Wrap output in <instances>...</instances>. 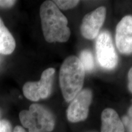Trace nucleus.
Returning <instances> with one entry per match:
<instances>
[{
    "mask_svg": "<svg viewBox=\"0 0 132 132\" xmlns=\"http://www.w3.org/2000/svg\"><path fill=\"white\" fill-rule=\"evenodd\" d=\"M41 24L44 38L49 43L65 42L70 36L68 20L52 1H45L40 7Z\"/></svg>",
    "mask_w": 132,
    "mask_h": 132,
    "instance_id": "nucleus-1",
    "label": "nucleus"
},
{
    "mask_svg": "<svg viewBox=\"0 0 132 132\" xmlns=\"http://www.w3.org/2000/svg\"><path fill=\"white\" fill-rule=\"evenodd\" d=\"M85 76V69L78 57L70 56L65 59L59 71V85L66 101H72L82 90Z\"/></svg>",
    "mask_w": 132,
    "mask_h": 132,
    "instance_id": "nucleus-2",
    "label": "nucleus"
},
{
    "mask_svg": "<svg viewBox=\"0 0 132 132\" xmlns=\"http://www.w3.org/2000/svg\"><path fill=\"white\" fill-rule=\"evenodd\" d=\"M19 119L29 132H50L55 125L53 114L39 104H32L28 110H22L19 114Z\"/></svg>",
    "mask_w": 132,
    "mask_h": 132,
    "instance_id": "nucleus-3",
    "label": "nucleus"
},
{
    "mask_svg": "<svg viewBox=\"0 0 132 132\" xmlns=\"http://www.w3.org/2000/svg\"><path fill=\"white\" fill-rule=\"evenodd\" d=\"M54 73L55 69L48 68L42 72L39 81L26 82L23 87L24 97L34 102L48 97L52 93Z\"/></svg>",
    "mask_w": 132,
    "mask_h": 132,
    "instance_id": "nucleus-4",
    "label": "nucleus"
},
{
    "mask_svg": "<svg viewBox=\"0 0 132 132\" xmlns=\"http://www.w3.org/2000/svg\"><path fill=\"white\" fill-rule=\"evenodd\" d=\"M95 50L97 60L102 67L111 70L116 67L118 63V55L111 36L108 31H103L97 36Z\"/></svg>",
    "mask_w": 132,
    "mask_h": 132,
    "instance_id": "nucleus-5",
    "label": "nucleus"
},
{
    "mask_svg": "<svg viewBox=\"0 0 132 132\" xmlns=\"http://www.w3.org/2000/svg\"><path fill=\"white\" fill-rule=\"evenodd\" d=\"M92 98V91L82 89L71 101L67 111V119L71 122H78L87 118Z\"/></svg>",
    "mask_w": 132,
    "mask_h": 132,
    "instance_id": "nucleus-6",
    "label": "nucleus"
},
{
    "mask_svg": "<svg viewBox=\"0 0 132 132\" xmlns=\"http://www.w3.org/2000/svg\"><path fill=\"white\" fill-rule=\"evenodd\" d=\"M106 14V8L102 6L86 15L80 28L82 36L89 40L97 37L105 20Z\"/></svg>",
    "mask_w": 132,
    "mask_h": 132,
    "instance_id": "nucleus-7",
    "label": "nucleus"
},
{
    "mask_svg": "<svg viewBox=\"0 0 132 132\" xmlns=\"http://www.w3.org/2000/svg\"><path fill=\"white\" fill-rule=\"evenodd\" d=\"M116 45L122 54L132 53V16L123 17L116 26Z\"/></svg>",
    "mask_w": 132,
    "mask_h": 132,
    "instance_id": "nucleus-8",
    "label": "nucleus"
},
{
    "mask_svg": "<svg viewBox=\"0 0 132 132\" xmlns=\"http://www.w3.org/2000/svg\"><path fill=\"white\" fill-rule=\"evenodd\" d=\"M101 132H124L123 124L115 110H104L102 113Z\"/></svg>",
    "mask_w": 132,
    "mask_h": 132,
    "instance_id": "nucleus-9",
    "label": "nucleus"
},
{
    "mask_svg": "<svg viewBox=\"0 0 132 132\" xmlns=\"http://www.w3.org/2000/svg\"><path fill=\"white\" fill-rule=\"evenodd\" d=\"M15 40L0 18V53L7 55L15 48Z\"/></svg>",
    "mask_w": 132,
    "mask_h": 132,
    "instance_id": "nucleus-10",
    "label": "nucleus"
},
{
    "mask_svg": "<svg viewBox=\"0 0 132 132\" xmlns=\"http://www.w3.org/2000/svg\"><path fill=\"white\" fill-rule=\"evenodd\" d=\"M80 61L85 71L91 72L94 68V61L91 52L89 50H83L81 52Z\"/></svg>",
    "mask_w": 132,
    "mask_h": 132,
    "instance_id": "nucleus-11",
    "label": "nucleus"
},
{
    "mask_svg": "<svg viewBox=\"0 0 132 132\" xmlns=\"http://www.w3.org/2000/svg\"><path fill=\"white\" fill-rule=\"evenodd\" d=\"M54 4L59 9L62 10H68L75 7L79 3V1L75 0H56L53 1Z\"/></svg>",
    "mask_w": 132,
    "mask_h": 132,
    "instance_id": "nucleus-12",
    "label": "nucleus"
},
{
    "mask_svg": "<svg viewBox=\"0 0 132 132\" xmlns=\"http://www.w3.org/2000/svg\"><path fill=\"white\" fill-rule=\"evenodd\" d=\"M0 132H12V125L7 120H0Z\"/></svg>",
    "mask_w": 132,
    "mask_h": 132,
    "instance_id": "nucleus-13",
    "label": "nucleus"
},
{
    "mask_svg": "<svg viewBox=\"0 0 132 132\" xmlns=\"http://www.w3.org/2000/svg\"><path fill=\"white\" fill-rule=\"evenodd\" d=\"M15 1H10V0H7V1H3L0 0V7L4 8H9L12 7L15 4Z\"/></svg>",
    "mask_w": 132,
    "mask_h": 132,
    "instance_id": "nucleus-14",
    "label": "nucleus"
},
{
    "mask_svg": "<svg viewBox=\"0 0 132 132\" xmlns=\"http://www.w3.org/2000/svg\"><path fill=\"white\" fill-rule=\"evenodd\" d=\"M123 122L124 124L128 128L130 132H132V119L128 118L127 116H125L123 118Z\"/></svg>",
    "mask_w": 132,
    "mask_h": 132,
    "instance_id": "nucleus-15",
    "label": "nucleus"
},
{
    "mask_svg": "<svg viewBox=\"0 0 132 132\" xmlns=\"http://www.w3.org/2000/svg\"><path fill=\"white\" fill-rule=\"evenodd\" d=\"M128 89L130 91L132 92V67L130 69L128 73Z\"/></svg>",
    "mask_w": 132,
    "mask_h": 132,
    "instance_id": "nucleus-16",
    "label": "nucleus"
},
{
    "mask_svg": "<svg viewBox=\"0 0 132 132\" xmlns=\"http://www.w3.org/2000/svg\"><path fill=\"white\" fill-rule=\"evenodd\" d=\"M12 132H26L24 129L23 127H21V126H19V125H17L14 128V130H13Z\"/></svg>",
    "mask_w": 132,
    "mask_h": 132,
    "instance_id": "nucleus-17",
    "label": "nucleus"
},
{
    "mask_svg": "<svg viewBox=\"0 0 132 132\" xmlns=\"http://www.w3.org/2000/svg\"><path fill=\"white\" fill-rule=\"evenodd\" d=\"M127 116L132 119V105L129 108V110H128V116Z\"/></svg>",
    "mask_w": 132,
    "mask_h": 132,
    "instance_id": "nucleus-18",
    "label": "nucleus"
},
{
    "mask_svg": "<svg viewBox=\"0 0 132 132\" xmlns=\"http://www.w3.org/2000/svg\"><path fill=\"white\" fill-rule=\"evenodd\" d=\"M0 118H1V113H0ZM1 120V119H0Z\"/></svg>",
    "mask_w": 132,
    "mask_h": 132,
    "instance_id": "nucleus-19",
    "label": "nucleus"
}]
</instances>
